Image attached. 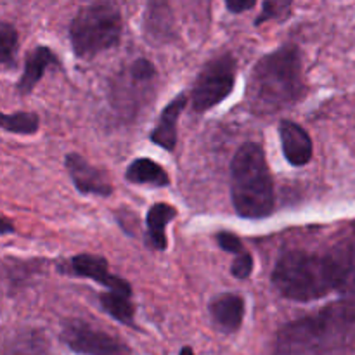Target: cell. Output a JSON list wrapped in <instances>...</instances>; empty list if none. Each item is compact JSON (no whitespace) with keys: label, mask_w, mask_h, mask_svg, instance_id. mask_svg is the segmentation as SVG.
I'll return each mask as SVG.
<instances>
[{"label":"cell","mask_w":355,"mask_h":355,"mask_svg":"<svg viewBox=\"0 0 355 355\" xmlns=\"http://www.w3.org/2000/svg\"><path fill=\"white\" fill-rule=\"evenodd\" d=\"M208 311L218 329L234 333L245 319V300L236 293H220L211 298Z\"/></svg>","instance_id":"cell-13"},{"label":"cell","mask_w":355,"mask_h":355,"mask_svg":"<svg viewBox=\"0 0 355 355\" xmlns=\"http://www.w3.org/2000/svg\"><path fill=\"white\" fill-rule=\"evenodd\" d=\"M272 283L293 302H314L335 291V277L324 253L284 252L272 270Z\"/></svg>","instance_id":"cell-4"},{"label":"cell","mask_w":355,"mask_h":355,"mask_svg":"<svg viewBox=\"0 0 355 355\" xmlns=\"http://www.w3.org/2000/svg\"><path fill=\"white\" fill-rule=\"evenodd\" d=\"M177 217V210L168 203H155L148 211L146 224H148V238L146 243L151 248L163 252L168 246L166 241V225Z\"/></svg>","instance_id":"cell-16"},{"label":"cell","mask_w":355,"mask_h":355,"mask_svg":"<svg viewBox=\"0 0 355 355\" xmlns=\"http://www.w3.org/2000/svg\"><path fill=\"white\" fill-rule=\"evenodd\" d=\"M279 137L283 146L284 158L293 166H305L312 159L314 146L311 135L302 125L291 120H283L279 123Z\"/></svg>","instance_id":"cell-12"},{"label":"cell","mask_w":355,"mask_h":355,"mask_svg":"<svg viewBox=\"0 0 355 355\" xmlns=\"http://www.w3.org/2000/svg\"><path fill=\"white\" fill-rule=\"evenodd\" d=\"M101 305H103L104 312L114 318L116 321H120L121 324L127 326H135L134 324V305H132L130 298L123 297V295L111 293V291H106L99 297Z\"/></svg>","instance_id":"cell-19"},{"label":"cell","mask_w":355,"mask_h":355,"mask_svg":"<svg viewBox=\"0 0 355 355\" xmlns=\"http://www.w3.org/2000/svg\"><path fill=\"white\" fill-rule=\"evenodd\" d=\"M146 30L151 37L165 38L172 33V12L165 3H151L146 16Z\"/></svg>","instance_id":"cell-20"},{"label":"cell","mask_w":355,"mask_h":355,"mask_svg":"<svg viewBox=\"0 0 355 355\" xmlns=\"http://www.w3.org/2000/svg\"><path fill=\"white\" fill-rule=\"evenodd\" d=\"M156 80V69L148 59H135L127 69V73L120 76V82L114 83L113 103L118 110H135L137 101L134 96H141L149 89Z\"/></svg>","instance_id":"cell-9"},{"label":"cell","mask_w":355,"mask_h":355,"mask_svg":"<svg viewBox=\"0 0 355 355\" xmlns=\"http://www.w3.org/2000/svg\"><path fill=\"white\" fill-rule=\"evenodd\" d=\"M125 177L132 184H144L153 187H166L170 184L166 170L149 158H139L132 162L125 172Z\"/></svg>","instance_id":"cell-18"},{"label":"cell","mask_w":355,"mask_h":355,"mask_svg":"<svg viewBox=\"0 0 355 355\" xmlns=\"http://www.w3.org/2000/svg\"><path fill=\"white\" fill-rule=\"evenodd\" d=\"M0 128L12 132V134H35L38 130V116L35 113H26V111L14 114H3L0 111Z\"/></svg>","instance_id":"cell-21"},{"label":"cell","mask_w":355,"mask_h":355,"mask_svg":"<svg viewBox=\"0 0 355 355\" xmlns=\"http://www.w3.org/2000/svg\"><path fill=\"white\" fill-rule=\"evenodd\" d=\"M121 31L123 21L120 10L110 2L83 6L69 24L71 47L78 58H92L116 47Z\"/></svg>","instance_id":"cell-5"},{"label":"cell","mask_w":355,"mask_h":355,"mask_svg":"<svg viewBox=\"0 0 355 355\" xmlns=\"http://www.w3.org/2000/svg\"><path fill=\"white\" fill-rule=\"evenodd\" d=\"M51 64H58V58H55L54 52L49 47H44V45L35 47L28 54L26 62H24L23 75H21L19 82H17V90L21 94L31 92L42 80V76L45 75V69Z\"/></svg>","instance_id":"cell-15"},{"label":"cell","mask_w":355,"mask_h":355,"mask_svg":"<svg viewBox=\"0 0 355 355\" xmlns=\"http://www.w3.org/2000/svg\"><path fill=\"white\" fill-rule=\"evenodd\" d=\"M187 104L186 94H180L175 99L170 101L168 106L162 111L155 130L151 132V141L166 151H173L177 144V120L182 114Z\"/></svg>","instance_id":"cell-14"},{"label":"cell","mask_w":355,"mask_h":355,"mask_svg":"<svg viewBox=\"0 0 355 355\" xmlns=\"http://www.w3.org/2000/svg\"><path fill=\"white\" fill-rule=\"evenodd\" d=\"M217 243L224 252L234 253V255H239V253L245 252V246H243V241L236 234L227 231H222L217 234Z\"/></svg>","instance_id":"cell-25"},{"label":"cell","mask_w":355,"mask_h":355,"mask_svg":"<svg viewBox=\"0 0 355 355\" xmlns=\"http://www.w3.org/2000/svg\"><path fill=\"white\" fill-rule=\"evenodd\" d=\"M232 203L239 217H269L274 211V180L263 148L246 142L236 151L231 163Z\"/></svg>","instance_id":"cell-3"},{"label":"cell","mask_w":355,"mask_h":355,"mask_svg":"<svg viewBox=\"0 0 355 355\" xmlns=\"http://www.w3.org/2000/svg\"><path fill=\"white\" fill-rule=\"evenodd\" d=\"M355 335V305L338 302L290 322L277 335L276 355H333Z\"/></svg>","instance_id":"cell-1"},{"label":"cell","mask_w":355,"mask_h":355,"mask_svg":"<svg viewBox=\"0 0 355 355\" xmlns=\"http://www.w3.org/2000/svg\"><path fill=\"white\" fill-rule=\"evenodd\" d=\"M236 83V61L231 54L217 55L203 66L194 82L191 103L196 113H205L220 104Z\"/></svg>","instance_id":"cell-6"},{"label":"cell","mask_w":355,"mask_h":355,"mask_svg":"<svg viewBox=\"0 0 355 355\" xmlns=\"http://www.w3.org/2000/svg\"><path fill=\"white\" fill-rule=\"evenodd\" d=\"M179 355H196V354H194V350L191 349V347H184V349L180 350Z\"/></svg>","instance_id":"cell-28"},{"label":"cell","mask_w":355,"mask_h":355,"mask_svg":"<svg viewBox=\"0 0 355 355\" xmlns=\"http://www.w3.org/2000/svg\"><path fill=\"white\" fill-rule=\"evenodd\" d=\"M290 14V3L288 2H263V10L255 19V24H262L274 17H284Z\"/></svg>","instance_id":"cell-23"},{"label":"cell","mask_w":355,"mask_h":355,"mask_svg":"<svg viewBox=\"0 0 355 355\" xmlns=\"http://www.w3.org/2000/svg\"><path fill=\"white\" fill-rule=\"evenodd\" d=\"M9 232H14L12 222L7 220V218H0V236L9 234Z\"/></svg>","instance_id":"cell-27"},{"label":"cell","mask_w":355,"mask_h":355,"mask_svg":"<svg viewBox=\"0 0 355 355\" xmlns=\"http://www.w3.org/2000/svg\"><path fill=\"white\" fill-rule=\"evenodd\" d=\"M69 267H71V272L75 276L87 277V279H92L96 283L103 284L104 288L111 291V293L123 295V297H132V286L123 279V277H118L114 274L110 272L107 269V260L103 259V257L97 255H76L73 257L71 262H69Z\"/></svg>","instance_id":"cell-10"},{"label":"cell","mask_w":355,"mask_h":355,"mask_svg":"<svg viewBox=\"0 0 355 355\" xmlns=\"http://www.w3.org/2000/svg\"><path fill=\"white\" fill-rule=\"evenodd\" d=\"M0 355H49L47 342L42 333L24 329L0 342Z\"/></svg>","instance_id":"cell-17"},{"label":"cell","mask_w":355,"mask_h":355,"mask_svg":"<svg viewBox=\"0 0 355 355\" xmlns=\"http://www.w3.org/2000/svg\"><path fill=\"white\" fill-rule=\"evenodd\" d=\"M17 52V31L12 24L0 21V62L12 64Z\"/></svg>","instance_id":"cell-22"},{"label":"cell","mask_w":355,"mask_h":355,"mask_svg":"<svg viewBox=\"0 0 355 355\" xmlns=\"http://www.w3.org/2000/svg\"><path fill=\"white\" fill-rule=\"evenodd\" d=\"M253 272V259L248 252H243L239 255H236L234 262L231 266V274L238 279H246L250 277V274Z\"/></svg>","instance_id":"cell-24"},{"label":"cell","mask_w":355,"mask_h":355,"mask_svg":"<svg viewBox=\"0 0 355 355\" xmlns=\"http://www.w3.org/2000/svg\"><path fill=\"white\" fill-rule=\"evenodd\" d=\"M64 165L73 184L82 194L110 196L113 193V186H111L110 177L106 175V172L90 165L83 156L76 155V153H69L64 158Z\"/></svg>","instance_id":"cell-11"},{"label":"cell","mask_w":355,"mask_h":355,"mask_svg":"<svg viewBox=\"0 0 355 355\" xmlns=\"http://www.w3.org/2000/svg\"><path fill=\"white\" fill-rule=\"evenodd\" d=\"M324 255L335 277V291L355 300V222L343 229Z\"/></svg>","instance_id":"cell-8"},{"label":"cell","mask_w":355,"mask_h":355,"mask_svg":"<svg viewBox=\"0 0 355 355\" xmlns=\"http://www.w3.org/2000/svg\"><path fill=\"white\" fill-rule=\"evenodd\" d=\"M225 7H227L231 12L241 14L243 10L253 9V7H255V2H246V0H232V2L225 3Z\"/></svg>","instance_id":"cell-26"},{"label":"cell","mask_w":355,"mask_h":355,"mask_svg":"<svg viewBox=\"0 0 355 355\" xmlns=\"http://www.w3.org/2000/svg\"><path fill=\"white\" fill-rule=\"evenodd\" d=\"M304 94L300 51L295 45H283L255 64L246 89V103L253 113L270 114L293 106Z\"/></svg>","instance_id":"cell-2"},{"label":"cell","mask_w":355,"mask_h":355,"mask_svg":"<svg viewBox=\"0 0 355 355\" xmlns=\"http://www.w3.org/2000/svg\"><path fill=\"white\" fill-rule=\"evenodd\" d=\"M61 340L80 355H132L130 347L123 340L83 319H68L62 322Z\"/></svg>","instance_id":"cell-7"}]
</instances>
